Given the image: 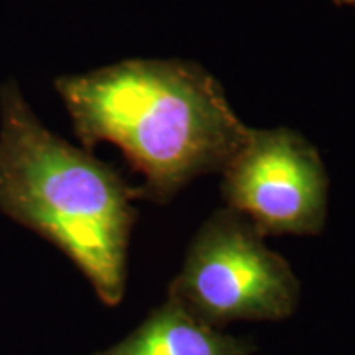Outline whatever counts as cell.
I'll return each mask as SVG.
<instances>
[{"label":"cell","instance_id":"obj_6","mask_svg":"<svg viewBox=\"0 0 355 355\" xmlns=\"http://www.w3.org/2000/svg\"><path fill=\"white\" fill-rule=\"evenodd\" d=\"M337 6H355V0H332Z\"/></svg>","mask_w":355,"mask_h":355},{"label":"cell","instance_id":"obj_3","mask_svg":"<svg viewBox=\"0 0 355 355\" xmlns=\"http://www.w3.org/2000/svg\"><path fill=\"white\" fill-rule=\"evenodd\" d=\"M263 239L237 211L212 212L191 239L166 298L217 329L291 318L301 298L300 279Z\"/></svg>","mask_w":355,"mask_h":355},{"label":"cell","instance_id":"obj_2","mask_svg":"<svg viewBox=\"0 0 355 355\" xmlns=\"http://www.w3.org/2000/svg\"><path fill=\"white\" fill-rule=\"evenodd\" d=\"M121 173L38 121L17 83L0 89V211L60 248L105 306L122 303L137 220Z\"/></svg>","mask_w":355,"mask_h":355},{"label":"cell","instance_id":"obj_4","mask_svg":"<svg viewBox=\"0 0 355 355\" xmlns=\"http://www.w3.org/2000/svg\"><path fill=\"white\" fill-rule=\"evenodd\" d=\"M326 168L318 150L288 128L250 130L222 170L227 207L261 237L319 235L327 216Z\"/></svg>","mask_w":355,"mask_h":355},{"label":"cell","instance_id":"obj_1","mask_svg":"<svg viewBox=\"0 0 355 355\" xmlns=\"http://www.w3.org/2000/svg\"><path fill=\"white\" fill-rule=\"evenodd\" d=\"M55 87L84 148L109 141L144 176L139 199L165 204L186 184L222 171L252 128L235 115L220 84L183 61L128 60Z\"/></svg>","mask_w":355,"mask_h":355},{"label":"cell","instance_id":"obj_5","mask_svg":"<svg viewBox=\"0 0 355 355\" xmlns=\"http://www.w3.org/2000/svg\"><path fill=\"white\" fill-rule=\"evenodd\" d=\"M252 340L198 321L170 298L125 339L94 355H252Z\"/></svg>","mask_w":355,"mask_h":355}]
</instances>
